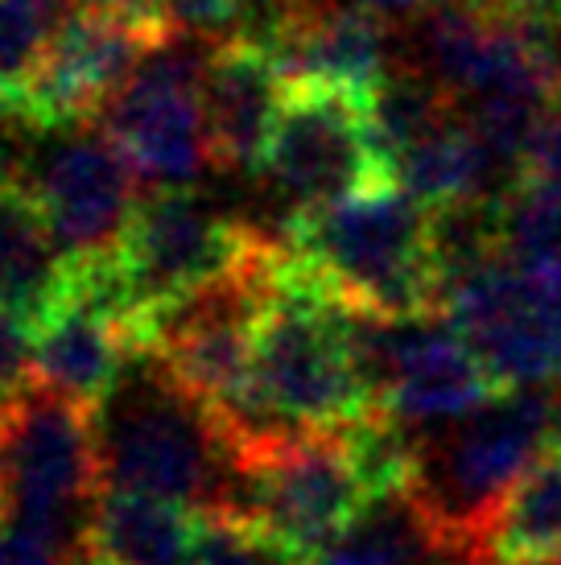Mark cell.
<instances>
[{"mask_svg": "<svg viewBox=\"0 0 561 565\" xmlns=\"http://www.w3.org/2000/svg\"><path fill=\"white\" fill-rule=\"evenodd\" d=\"M546 450H553V384L504 388L484 408L413 441L405 495L430 524L442 557L491 553L504 508Z\"/></svg>", "mask_w": 561, "mask_h": 565, "instance_id": "obj_1", "label": "cell"}, {"mask_svg": "<svg viewBox=\"0 0 561 565\" xmlns=\"http://www.w3.org/2000/svg\"><path fill=\"white\" fill-rule=\"evenodd\" d=\"M203 79L207 58L166 42L99 111L108 141L157 186H187L211 166Z\"/></svg>", "mask_w": 561, "mask_h": 565, "instance_id": "obj_7", "label": "cell"}, {"mask_svg": "<svg viewBox=\"0 0 561 565\" xmlns=\"http://www.w3.org/2000/svg\"><path fill=\"white\" fill-rule=\"evenodd\" d=\"M161 46L166 42L154 33L128 25L99 4L78 0L38 66L30 92L17 108V120L33 132H66L87 125Z\"/></svg>", "mask_w": 561, "mask_h": 565, "instance_id": "obj_9", "label": "cell"}, {"mask_svg": "<svg viewBox=\"0 0 561 565\" xmlns=\"http://www.w3.org/2000/svg\"><path fill=\"white\" fill-rule=\"evenodd\" d=\"M0 401H4V396H0Z\"/></svg>", "mask_w": 561, "mask_h": 565, "instance_id": "obj_26", "label": "cell"}, {"mask_svg": "<svg viewBox=\"0 0 561 565\" xmlns=\"http://www.w3.org/2000/svg\"><path fill=\"white\" fill-rule=\"evenodd\" d=\"M256 239L261 232L219 215L215 206L194 199L190 190L161 186L133 211L120 260L149 315L161 301L235 268L256 248Z\"/></svg>", "mask_w": 561, "mask_h": 565, "instance_id": "obj_10", "label": "cell"}, {"mask_svg": "<svg viewBox=\"0 0 561 565\" xmlns=\"http://www.w3.org/2000/svg\"><path fill=\"white\" fill-rule=\"evenodd\" d=\"M78 0H0V116L17 120L33 75Z\"/></svg>", "mask_w": 561, "mask_h": 565, "instance_id": "obj_18", "label": "cell"}, {"mask_svg": "<svg viewBox=\"0 0 561 565\" xmlns=\"http://www.w3.org/2000/svg\"><path fill=\"white\" fill-rule=\"evenodd\" d=\"M0 565H92L83 550H71L66 541L38 533L30 524L0 520Z\"/></svg>", "mask_w": 561, "mask_h": 565, "instance_id": "obj_20", "label": "cell"}, {"mask_svg": "<svg viewBox=\"0 0 561 565\" xmlns=\"http://www.w3.org/2000/svg\"><path fill=\"white\" fill-rule=\"evenodd\" d=\"M133 355H137L133 330L71 298H59L38 318L33 376L46 380L59 393L75 396L78 405H104Z\"/></svg>", "mask_w": 561, "mask_h": 565, "instance_id": "obj_13", "label": "cell"}, {"mask_svg": "<svg viewBox=\"0 0 561 565\" xmlns=\"http://www.w3.org/2000/svg\"><path fill=\"white\" fill-rule=\"evenodd\" d=\"M285 244L347 310L384 318L442 315V277L430 248V206L396 178L327 206L294 211Z\"/></svg>", "mask_w": 561, "mask_h": 565, "instance_id": "obj_3", "label": "cell"}, {"mask_svg": "<svg viewBox=\"0 0 561 565\" xmlns=\"http://www.w3.org/2000/svg\"><path fill=\"white\" fill-rule=\"evenodd\" d=\"M66 252L38 194L17 170L0 166V310L38 318L63 298Z\"/></svg>", "mask_w": 561, "mask_h": 565, "instance_id": "obj_14", "label": "cell"}, {"mask_svg": "<svg viewBox=\"0 0 561 565\" xmlns=\"http://www.w3.org/2000/svg\"><path fill=\"white\" fill-rule=\"evenodd\" d=\"M33 355H38V322L0 310V396L33 376Z\"/></svg>", "mask_w": 561, "mask_h": 565, "instance_id": "obj_21", "label": "cell"}, {"mask_svg": "<svg viewBox=\"0 0 561 565\" xmlns=\"http://www.w3.org/2000/svg\"><path fill=\"white\" fill-rule=\"evenodd\" d=\"M380 413L359 380L347 339V306L314 281L280 239L273 294L256 330L252 393L227 417V429H268V425H310L343 429Z\"/></svg>", "mask_w": 561, "mask_h": 565, "instance_id": "obj_2", "label": "cell"}, {"mask_svg": "<svg viewBox=\"0 0 561 565\" xmlns=\"http://www.w3.org/2000/svg\"><path fill=\"white\" fill-rule=\"evenodd\" d=\"M166 4H170L173 33L203 38V42H227L235 38L244 0H166Z\"/></svg>", "mask_w": 561, "mask_h": 565, "instance_id": "obj_22", "label": "cell"}, {"mask_svg": "<svg viewBox=\"0 0 561 565\" xmlns=\"http://www.w3.org/2000/svg\"><path fill=\"white\" fill-rule=\"evenodd\" d=\"M442 565H508V562H499V557L484 553V557H446Z\"/></svg>", "mask_w": 561, "mask_h": 565, "instance_id": "obj_24", "label": "cell"}, {"mask_svg": "<svg viewBox=\"0 0 561 565\" xmlns=\"http://www.w3.org/2000/svg\"><path fill=\"white\" fill-rule=\"evenodd\" d=\"M356 4L368 9V13H375L380 21H405V17L425 13L434 0H356Z\"/></svg>", "mask_w": 561, "mask_h": 565, "instance_id": "obj_23", "label": "cell"}, {"mask_svg": "<svg viewBox=\"0 0 561 565\" xmlns=\"http://www.w3.org/2000/svg\"><path fill=\"white\" fill-rule=\"evenodd\" d=\"M491 553L508 565H561V450H546L520 479Z\"/></svg>", "mask_w": 561, "mask_h": 565, "instance_id": "obj_16", "label": "cell"}, {"mask_svg": "<svg viewBox=\"0 0 561 565\" xmlns=\"http://www.w3.org/2000/svg\"><path fill=\"white\" fill-rule=\"evenodd\" d=\"M194 565H285L265 536L244 520L199 512V550Z\"/></svg>", "mask_w": 561, "mask_h": 565, "instance_id": "obj_19", "label": "cell"}, {"mask_svg": "<svg viewBox=\"0 0 561 565\" xmlns=\"http://www.w3.org/2000/svg\"><path fill=\"white\" fill-rule=\"evenodd\" d=\"M199 512L170 500L104 487L87 524L92 565H194Z\"/></svg>", "mask_w": 561, "mask_h": 565, "instance_id": "obj_15", "label": "cell"}, {"mask_svg": "<svg viewBox=\"0 0 561 565\" xmlns=\"http://www.w3.org/2000/svg\"><path fill=\"white\" fill-rule=\"evenodd\" d=\"M104 491L95 408L30 376L0 401V520L87 553L92 508Z\"/></svg>", "mask_w": 561, "mask_h": 565, "instance_id": "obj_6", "label": "cell"}, {"mask_svg": "<svg viewBox=\"0 0 561 565\" xmlns=\"http://www.w3.org/2000/svg\"><path fill=\"white\" fill-rule=\"evenodd\" d=\"M99 479L112 491H137L194 512H215L232 487V438L223 417L137 351L120 384L95 408Z\"/></svg>", "mask_w": 561, "mask_h": 565, "instance_id": "obj_4", "label": "cell"}, {"mask_svg": "<svg viewBox=\"0 0 561 565\" xmlns=\"http://www.w3.org/2000/svg\"><path fill=\"white\" fill-rule=\"evenodd\" d=\"M137 178L108 132H71L38 158L30 190L46 211L66 260L120 252L137 211Z\"/></svg>", "mask_w": 561, "mask_h": 565, "instance_id": "obj_11", "label": "cell"}, {"mask_svg": "<svg viewBox=\"0 0 561 565\" xmlns=\"http://www.w3.org/2000/svg\"><path fill=\"white\" fill-rule=\"evenodd\" d=\"M484 4H491V0H484Z\"/></svg>", "mask_w": 561, "mask_h": 565, "instance_id": "obj_25", "label": "cell"}, {"mask_svg": "<svg viewBox=\"0 0 561 565\" xmlns=\"http://www.w3.org/2000/svg\"><path fill=\"white\" fill-rule=\"evenodd\" d=\"M261 173L297 211L396 178L372 141L368 104L327 87L289 92Z\"/></svg>", "mask_w": 561, "mask_h": 565, "instance_id": "obj_8", "label": "cell"}, {"mask_svg": "<svg viewBox=\"0 0 561 565\" xmlns=\"http://www.w3.org/2000/svg\"><path fill=\"white\" fill-rule=\"evenodd\" d=\"M442 557L430 524L405 491L372 500L359 520L310 565H425Z\"/></svg>", "mask_w": 561, "mask_h": 565, "instance_id": "obj_17", "label": "cell"}, {"mask_svg": "<svg viewBox=\"0 0 561 565\" xmlns=\"http://www.w3.org/2000/svg\"><path fill=\"white\" fill-rule=\"evenodd\" d=\"M227 438L235 471L215 512L256 529L285 565H310L372 503L347 429L268 425Z\"/></svg>", "mask_w": 561, "mask_h": 565, "instance_id": "obj_5", "label": "cell"}, {"mask_svg": "<svg viewBox=\"0 0 561 565\" xmlns=\"http://www.w3.org/2000/svg\"><path fill=\"white\" fill-rule=\"evenodd\" d=\"M285 99L289 83L280 79L265 46L227 38L207 50L203 111L211 166L232 173H261Z\"/></svg>", "mask_w": 561, "mask_h": 565, "instance_id": "obj_12", "label": "cell"}]
</instances>
